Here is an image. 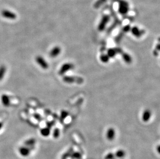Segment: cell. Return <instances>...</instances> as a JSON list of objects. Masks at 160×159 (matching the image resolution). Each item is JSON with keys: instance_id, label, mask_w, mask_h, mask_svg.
<instances>
[{"instance_id": "5b68a950", "label": "cell", "mask_w": 160, "mask_h": 159, "mask_svg": "<svg viewBox=\"0 0 160 159\" xmlns=\"http://www.w3.org/2000/svg\"><path fill=\"white\" fill-rule=\"evenodd\" d=\"M109 20V17L108 16H105L103 17L100 24L98 26V30L100 31H103L105 28Z\"/></svg>"}, {"instance_id": "ffe728a7", "label": "cell", "mask_w": 160, "mask_h": 159, "mask_svg": "<svg viewBox=\"0 0 160 159\" xmlns=\"http://www.w3.org/2000/svg\"><path fill=\"white\" fill-rule=\"evenodd\" d=\"M68 115H69L68 112H67V111H65V110L62 111L60 114V118H61V119L62 121L64 120V119L68 116Z\"/></svg>"}, {"instance_id": "52a82bcc", "label": "cell", "mask_w": 160, "mask_h": 159, "mask_svg": "<svg viewBox=\"0 0 160 159\" xmlns=\"http://www.w3.org/2000/svg\"><path fill=\"white\" fill-rule=\"evenodd\" d=\"M151 112L150 111V110L149 109H146L143 112L142 114V116H141V118H142V120L143 122H148L149 120H150L151 117Z\"/></svg>"}, {"instance_id": "8992f818", "label": "cell", "mask_w": 160, "mask_h": 159, "mask_svg": "<svg viewBox=\"0 0 160 159\" xmlns=\"http://www.w3.org/2000/svg\"><path fill=\"white\" fill-rule=\"evenodd\" d=\"M2 15L5 18L12 20L15 19L16 18V17H17L15 13L7 10H3L2 12Z\"/></svg>"}, {"instance_id": "ac0fdd59", "label": "cell", "mask_w": 160, "mask_h": 159, "mask_svg": "<svg viewBox=\"0 0 160 159\" xmlns=\"http://www.w3.org/2000/svg\"><path fill=\"white\" fill-rule=\"evenodd\" d=\"M5 72H6V67L4 65L0 66V81L3 79Z\"/></svg>"}, {"instance_id": "e0dca14e", "label": "cell", "mask_w": 160, "mask_h": 159, "mask_svg": "<svg viewBox=\"0 0 160 159\" xmlns=\"http://www.w3.org/2000/svg\"><path fill=\"white\" fill-rule=\"evenodd\" d=\"M70 158L71 159H81L82 156L81 153L78 151L73 152L70 156Z\"/></svg>"}, {"instance_id": "6da1fadb", "label": "cell", "mask_w": 160, "mask_h": 159, "mask_svg": "<svg viewBox=\"0 0 160 159\" xmlns=\"http://www.w3.org/2000/svg\"><path fill=\"white\" fill-rule=\"evenodd\" d=\"M63 81L68 84L71 83H78L82 84L84 82V79L79 77H74V76H64L63 78Z\"/></svg>"}, {"instance_id": "7402d4cb", "label": "cell", "mask_w": 160, "mask_h": 159, "mask_svg": "<svg viewBox=\"0 0 160 159\" xmlns=\"http://www.w3.org/2000/svg\"><path fill=\"white\" fill-rule=\"evenodd\" d=\"M115 158L114 155L112 152H109L105 157V159H113Z\"/></svg>"}, {"instance_id": "603a6c76", "label": "cell", "mask_w": 160, "mask_h": 159, "mask_svg": "<svg viewBox=\"0 0 160 159\" xmlns=\"http://www.w3.org/2000/svg\"><path fill=\"white\" fill-rule=\"evenodd\" d=\"M55 123V122L54 121H51V122H48L47 123V127L48 128L50 129L53 125Z\"/></svg>"}, {"instance_id": "30bf717a", "label": "cell", "mask_w": 160, "mask_h": 159, "mask_svg": "<svg viewBox=\"0 0 160 159\" xmlns=\"http://www.w3.org/2000/svg\"><path fill=\"white\" fill-rule=\"evenodd\" d=\"M115 136V130L113 128H110L107 131L106 138L109 140H113Z\"/></svg>"}, {"instance_id": "ba28073f", "label": "cell", "mask_w": 160, "mask_h": 159, "mask_svg": "<svg viewBox=\"0 0 160 159\" xmlns=\"http://www.w3.org/2000/svg\"><path fill=\"white\" fill-rule=\"evenodd\" d=\"M131 31L132 35L137 38H139L141 37L143 34V32L140 30L139 28L137 26H134L131 28Z\"/></svg>"}, {"instance_id": "7a4b0ae2", "label": "cell", "mask_w": 160, "mask_h": 159, "mask_svg": "<svg viewBox=\"0 0 160 159\" xmlns=\"http://www.w3.org/2000/svg\"><path fill=\"white\" fill-rule=\"evenodd\" d=\"M74 67L75 66L73 64L71 63V62H66L60 67L59 71V74L61 76L64 75V74L67 73L69 70L73 69Z\"/></svg>"}, {"instance_id": "3957f363", "label": "cell", "mask_w": 160, "mask_h": 159, "mask_svg": "<svg viewBox=\"0 0 160 159\" xmlns=\"http://www.w3.org/2000/svg\"><path fill=\"white\" fill-rule=\"evenodd\" d=\"M123 52V50L120 48H109L107 50L106 54L109 57V58H113L117 54H121Z\"/></svg>"}, {"instance_id": "9c48e42d", "label": "cell", "mask_w": 160, "mask_h": 159, "mask_svg": "<svg viewBox=\"0 0 160 159\" xmlns=\"http://www.w3.org/2000/svg\"><path fill=\"white\" fill-rule=\"evenodd\" d=\"M61 52V49L59 46H56L53 48L50 52V56L51 58H56Z\"/></svg>"}, {"instance_id": "d6986e66", "label": "cell", "mask_w": 160, "mask_h": 159, "mask_svg": "<svg viewBox=\"0 0 160 159\" xmlns=\"http://www.w3.org/2000/svg\"><path fill=\"white\" fill-rule=\"evenodd\" d=\"M41 132L42 135L44 136H48V135H50V129L48 128V127L44 128L41 130Z\"/></svg>"}, {"instance_id": "8fae6325", "label": "cell", "mask_w": 160, "mask_h": 159, "mask_svg": "<svg viewBox=\"0 0 160 159\" xmlns=\"http://www.w3.org/2000/svg\"><path fill=\"white\" fill-rule=\"evenodd\" d=\"M121 54V56H122L123 60H124V61L125 62V63L128 64H130L132 63L133 60H132V56L129 53L123 52Z\"/></svg>"}, {"instance_id": "2e32d148", "label": "cell", "mask_w": 160, "mask_h": 159, "mask_svg": "<svg viewBox=\"0 0 160 159\" xmlns=\"http://www.w3.org/2000/svg\"><path fill=\"white\" fill-rule=\"evenodd\" d=\"M100 60L103 63L106 64L109 61L110 58L107 54H102L100 57Z\"/></svg>"}, {"instance_id": "d4e9b609", "label": "cell", "mask_w": 160, "mask_h": 159, "mask_svg": "<svg viewBox=\"0 0 160 159\" xmlns=\"http://www.w3.org/2000/svg\"><path fill=\"white\" fill-rule=\"evenodd\" d=\"M2 123L0 122V129L2 128Z\"/></svg>"}, {"instance_id": "484cf974", "label": "cell", "mask_w": 160, "mask_h": 159, "mask_svg": "<svg viewBox=\"0 0 160 159\" xmlns=\"http://www.w3.org/2000/svg\"><path fill=\"white\" fill-rule=\"evenodd\" d=\"M115 159V158H114V159Z\"/></svg>"}, {"instance_id": "277c9868", "label": "cell", "mask_w": 160, "mask_h": 159, "mask_svg": "<svg viewBox=\"0 0 160 159\" xmlns=\"http://www.w3.org/2000/svg\"><path fill=\"white\" fill-rule=\"evenodd\" d=\"M36 61L37 63L43 69H47L49 67V65L48 62L46 61L42 56H37L36 58Z\"/></svg>"}, {"instance_id": "cb8c5ba5", "label": "cell", "mask_w": 160, "mask_h": 159, "mask_svg": "<svg viewBox=\"0 0 160 159\" xmlns=\"http://www.w3.org/2000/svg\"><path fill=\"white\" fill-rule=\"evenodd\" d=\"M34 116L35 117V118H36L37 119H38V120H40V119H41V116L38 115V114H35L34 115Z\"/></svg>"}, {"instance_id": "44dd1931", "label": "cell", "mask_w": 160, "mask_h": 159, "mask_svg": "<svg viewBox=\"0 0 160 159\" xmlns=\"http://www.w3.org/2000/svg\"><path fill=\"white\" fill-rule=\"evenodd\" d=\"M60 131L59 128H55L54 131H53V137L55 139H57L59 138V136H60Z\"/></svg>"}, {"instance_id": "7c38bea8", "label": "cell", "mask_w": 160, "mask_h": 159, "mask_svg": "<svg viewBox=\"0 0 160 159\" xmlns=\"http://www.w3.org/2000/svg\"><path fill=\"white\" fill-rule=\"evenodd\" d=\"M1 102L5 106H9L10 105V99L9 97L5 94H3L1 96Z\"/></svg>"}, {"instance_id": "4fadbf2b", "label": "cell", "mask_w": 160, "mask_h": 159, "mask_svg": "<svg viewBox=\"0 0 160 159\" xmlns=\"http://www.w3.org/2000/svg\"><path fill=\"white\" fill-rule=\"evenodd\" d=\"M128 10V5L126 2L123 1L121 2L120 5L119 7V11L122 14H125Z\"/></svg>"}, {"instance_id": "5bb4252c", "label": "cell", "mask_w": 160, "mask_h": 159, "mask_svg": "<svg viewBox=\"0 0 160 159\" xmlns=\"http://www.w3.org/2000/svg\"><path fill=\"white\" fill-rule=\"evenodd\" d=\"M73 152H74L73 148L70 147L68 151H66L62 155L61 159H68L69 157H70L71 153H72Z\"/></svg>"}, {"instance_id": "9a60e30c", "label": "cell", "mask_w": 160, "mask_h": 159, "mask_svg": "<svg viewBox=\"0 0 160 159\" xmlns=\"http://www.w3.org/2000/svg\"><path fill=\"white\" fill-rule=\"evenodd\" d=\"M114 155L115 158L122 159L125 157V152L123 150L120 149V150H118V151H117L115 153V154H114Z\"/></svg>"}]
</instances>
